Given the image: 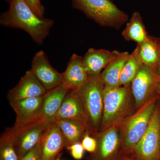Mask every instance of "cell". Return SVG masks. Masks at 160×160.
<instances>
[{"label":"cell","mask_w":160,"mask_h":160,"mask_svg":"<svg viewBox=\"0 0 160 160\" xmlns=\"http://www.w3.org/2000/svg\"><path fill=\"white\" fill-rule=\"evenodd\" d=\"M9 9L2 13V26L22 29L38 44H42L53 26V20L40 18L24 0H10Z\"/></svg>","instance_id":"cell-1"},{"label":"cell","mask_w":160,"mask_h":160,"mask_svg":"<svg viewBox=\"0 0 160 160\" xmlns=\"http://www.w3.org/2000/svg\"><path fill=\"white\" fill-rule=\"evenodd\" d=\"M103 112L99 132L120 126L137 111L131 84L116 87H104Z\"/></svg>","instance_id":"cell-2"},{"label":"cell","mask_w":160,"mask_h":160,"mask_svg":"<svg viewBox=\"0 0 160 160\" xmlns=\"http://www.w3.org/2000/svg\"><path fill=\"white\" fill-rule=\"evenodd\" d=\"M160 99L158 95L152 98L119 126L122 154H132L147 130Z\"/></svg>","instance_id":"cell-3"},{"label":"cell","mask_w":160,"mask_h":160,"mask_svg":"<svg viewBox=\"0 0 160 160\" xmlns=\"http://www.w3.org/2000/svg\"><path fill=\"white\" fill-rule=\"evenodd\" d=\"M104 87L100 75H89L86 82L76 91L86 116L87 132L92 136L99 132L101 127Z\"/></svg>","instance_id":"cell-4"},{"label":"cell","mask_w":160,"mask_h":160,"mask_svg":"<svg viewBox=\"0 0 160 160\" xmlns=\"http://www.w3.org/2000/svg\"><path fill=\"white\" fill-rule=\"evenodd\" d=\"M72 6L101 26L119 28L129 16L111 0H72Z\"/></svg>","instance_id":"cell-5"},{"label":"cell","mask_w":160,"mask_h":160,"mask_svg":"<svg viewBox=\"0 0 160 160\" xmlns=\"http://www.w3.org/2000/svg\"><path fill=\"white\" fill-rule=\"evenodd\" d=\"M130 155L135 160L160 159V99L147 130Z\"/></svg>","instance_id":"cell-6"},{"label":"cell","mask_w":160,"mask_h":160,"mask_svg":"<svg viewBox=\"0 0 160 160\" xmlns=\"http://www.w3.org/2000/svg\"><path fill=\"white\" fill-rule=\"evenodd\" d=\"M51 122L44 121L15 123L11 129L15 148L20 160L40 142L43 134Z\"/></svg>","instance_id":"cell-7"},{"label":"cell","mask_w":160,"mask_h":160,"mask_svg":"<svg viewBox=\"0 0 160 160\" xmlns=\"http://www.w3.org/2000/svg\"><path fill=\"white\" fill-rule=\"evenodd\" d=\"M160 72L158 69L143 65L131 83L132 92L137 110L158 94Z\"/></svg>","instance_id":"cell-8"},{"label":"cell","mask_w":160,"mask_h":160,"mask_svg":"<svg viewBox=\"0 0 160 160\" xmlns=\"http://www.w3.org/2000/svg\"><path fill=\"white\" fill-rule=\"evenodd\" d=\"M119 126H113L99 132L93 136L97 142V146L88 160H118L122 153Z\"/></svg>","instance_id":"cell-9"},{"label":"cell","mask_w":160,"mask_h":160,"mask_svg":"<svg viewBox=\"0 0 160 160\" xmlns=\"http://www.w3.org/2000/svg\"><path fill=\"white\" fill-rule=\"evenodd\" d=\"M32 72L47 91L62 84V75L51 66L42 50L35 55L32 62Z\"/></svg>","instance_id":"cell-10"},{"label":"cell","mask_w":160,"mask_h":160,"mask_svg":"<svg viewBox=\"0 0 160 160\" xmlns=\"http://www.w3.org/2000/svg\"><path fill=\"white\" fill-rule=\"evenodd\" d=\"M47 92L30 70L26 71L17 85L9 90L7 98L10 103L43 96Z\"/></svg>","instance_id":"cell-11"},{"label":"cell","mask_w":160,"mask_h":160,"mask_svg":"<svg viewBox=\"0 0 160 160\" xmlns=\"http://www.w3.org/2000/svg\"><path fill=\"white\" fill-rule=\"evenodd\" d=\"M42 160H53L66 147V140L59 126L54 122L49 124L41 140Z\"/></svg>","instance_id":"cell-12"},{"label":"cell","mask_w":160,"mask_h":160,"mask_svg":"<svg viewBox=\"0 0 160 160\" xmlns=\"http://www.w3.org/2000/svg\"><path fill=\"white\" fill-rule=\"evenodd\" d=\"M62 75V84L74 91H78L85 84L89 76L83 64L82 58L76 54L72 56Z\"/></svg>","instance_id":"cell-13"},{"label":"cell","mask_w":160,"mask_h":160,"mask_svg":"<svg viewBox=\"0 0 160 160\" xmlns=\"http://www.w3.org/2000/svg\"><path fill=\"white\" fill-rule=\"evenodd\" d=\"M44 95L9 103L16 115L15 123L21 124L34 121H43L39 119V117L42 106Z\"/></svg>","instance_id":"cell-14"},{"label":"cell","mask_w":160,"mask_h":160,"mask_svg":"<svg viewBox=\"0 0 160 160\" xmlns=\"http://www.w3.org/2000/svg\"><path fill=\"white\" fill-rule=\"evenodd\" d=\"M70 90L65 85L62 84L47 92L44 95L39 119L53 122L55 116L59 109L65 97Z\"/></svg>","instance_id":"cell-15"},{"label":"cell","mask_w":160,"mask_h":160,"mask_svg":"<svg viewBox=\"0 0 160 160\" xmlns=\"http://www.w3.org/2000/svg\"><path fill=\"white\" fill-rule=\"evenodd\" d=\"M113 52L111 60L100 74L105 86L110 87L120 86V75L130 54L127 52Z\"/></svg>","instance_id":"cell-16"},{"label":"cell","mask_w":160,"mask_h":160,"mask_svg":"<svg viewBox=\"0 0 160 160\" xmlns=\"http://www.w3.org/2000/svg\"><path fill=\"white\" fill-rule=\"evenodd\" d=\"M55 119H68L82 121L86 126L85 112L79 97L76 91L70 90L67 93L57 113ZM87 127V126H86Z\"/></svg>","instance_id":"cell-17"},{"label":"cell","mask_w":160,"mask_h":160,"mask_svg":"<svg viewBox=\"0 0 160 160\" xmlns=\"http://www.w3.org/2000/svg\"><path fill=\"white\" fill-rule=\"evenodd\" d=\"M113 54V52L106 49L90 48L82 58L83 62L88 75L101 74L107 66Z\"/></svg>","instance_id":"cell-18"},{"label":"cell","mask_w":160,"mask_h":160,"mask_svg":"<svg viewBox=\"0 0 160 160\" xmlns=\"http://www.w3.org/2000/svg\"><path fill=\"white\" fill-rule=\"evenodd\" d=\"M62 132L66 147L77 142H81L87 132L86 124L82 121L68 119H55L53 120Z\"/></svg>","instance_id":"cell-19"},{"label":"cell","mask_w":160,"mask_h":160,"mask_svg":"<svg viewBox=\"0 0 160 160\" xmlns=\"http://www.w3.org/2000/svg\"><path fill=\"white\" fill-rule=\"evenodd\" d=\"M122 35L125 39L135 42L138 45H141L147 39L149 35L139 12L135 11L132 13Z\"/></svg>","instance_id":"cell-20"},{"label":"cell","mask_w":160,"mask_h":160,"mask_svg":"<svg viewBox=\"0 0 160 160\" xmlns=\"http://www.w3.org/2000/svg\"><path fill=\"white\" fill-rule=\"evenodd\" d=\"M138 46L140 57L143 65L159 69V51L158 38L149 36L145 42Z\"/></svg>","instance_id":"cell-21"},{"label":"cell","mask_w":160,"mask_h":160,"mask_svg":"<svg viewBox=\"0 0 160 160\" xmlns=\"http://www.w3.org/2000/svg\"><path fill=\"white\" fill-rule=\"evenodd\" d=\"M143 65L139 53V46L129 54L120 75V86H128L131 84L132 80L137 75L139 70Z\"/></svg>","instance_id":"cell-22"},{"label":"cell","mask_w":160,"mask_h":160,"mask_svg":"<svg viewBox=\"0 0 160 160\" xmlns=\"http://www.w3.org/2000/svg\"><path fill=\"white\" fill-rule=\"evenodd\" d=\"M0 160H20L15 148L11 128L7 129L0 139Z\"/></svg>","instance_id":"cell-23"},{"label":"cell","mask_w":160,"mask_h":160,"mask_svg":"<svg viewBox=\"0 0 160 160\" xmlns=\"http://www.w3.org/2000/svg\"><path fill=\"white\" fill-rule=\"evenodd\" d=\"M82 145L86 151L92 153L96 151L97 146V142L94 137L86 132L82 142Z\"/></svg>","instance_id":"cell-24"},{"label":"cell","mask_w":160,"mask_h":160,"mask_svg":"<svg viewBox=\"0 0 160 160\" xmlns=\"http://www.w3.org/2000/svg\"><path fill=\"white\" fill-rule=\"evenodd\" d=\"M66 148L75 159L80 160L82 158L85 150L83 148L82 143H74L70 146H66Z\"/></svg>","instance_id":"cell-25"},{"label":"cell","mask_w":160,"mask_h":160,"mask_svg":"<svg viewBox=\"0 0 160 160\" xmlns=\"http://www.w3.org/2000/svg\"><path fill=\"white\" fill-rule=\"evenodd\" d=\"M20 160H42L41 141L38 145L25 154Z\"/></svg>","instance_id":"cell-26"},{"label":"cell","mask_w":160,"mask_h":160,"mask_svg":"<svg viewBox=\"0 0 160 160\" xmlns=\"http://www.w3.org/2000/svg\"><path fill=\"white\" fill-rule=\"evenodd\" d=\"M36 14L40 18H43L45 14V8L41 0H24Z\"/></svg>","instance_id":"cell-27"},{"label":"cell","mask_w":160,"mask_h":160,"mask_svg":"<svg viewBox=\"0 0 160 160\" xmlns=\"http://www.w3.org/2000/svg\"><path fill=\"white\" fill-rule=\"evenodd\" d=\"M118 160H135L131 156L122 154Z\"/></svg>","instance_id":"cell-28"},{"label":"cell","mask_w":160,"mask_h":160,"mask_svg":"<svg viewBox=\"0 0 160 160\" xmlns=\"http://www.w3.org/2000/svg\"><path fill=\"white\" fill-rule=\"evenodd\" d=\"M158 42L159 51V70L160 72V38H158Z\"/></svg>","instance_id":"cell-29"},{"label":"cell","mask_w":160,"mask_h":160,"mask_svg":"<svg viewBox=\"0 0 160 160\" xmlns=\"http://www.w3.org/2000/svg\"><path fill=\"white\" fill-rule=\"evenodd\" d=\"M158 94L160 98V76L158 86Z\"/></svg>","instance_id":"cell-30"},{"label":"cell","mask_w":160,"mask_h":160,"mask_svg":"<svg viewBox=\"0 0 160 160\" xmlns=\"http://www.w3.org/2000/svg\"><path fill=\"white\" fill-rule=\"evenodd\" d=\"M61 155H62V153H61V154H60L58 156V157L56 158L55 159L53 160H60Z\"/></svg>","instance_id":"cell-31"},{"label":"cell","mask_w":160,"mask_h":160,"mask_svg":"<svg viewBox=\"0 0 160 160\" xmlns=\"http://www.w3.org/2000/svg\"><path fill=\"white\" fill-rule=\"evenodd\" d=\"M5 1H6V2H9V1H10V0H5Z\"/></svg>","instance_id":"cell-32"},{"label":"cell","mask_w":160,"mask_h":160,"mask_svg":"<svg viewBox=\"0 0 160 160\" xmlns=\"http://www.w3.org/2000/svg\"><path fill=\"white\" fill-rule=\"evenodd\" d=\"M158 160H160V159H159Z\"/></svg>","instance_id":"cell-33"},{"label":"cell","mask_w":160,"mask_h":160,"mask_svg":"<svg viewBox=\"0 0 160 160\" xmlns=\"http://www.w3.org/2000/svg\"><path fill=\"white\" fill-rule=\"evenodd\" d=\"M111 1H112V0H111Z\"/></svg>","instance_id":"cell-34"}]
</instances>
